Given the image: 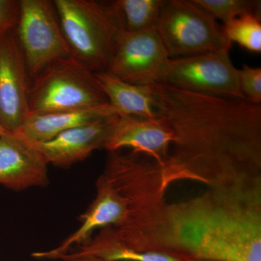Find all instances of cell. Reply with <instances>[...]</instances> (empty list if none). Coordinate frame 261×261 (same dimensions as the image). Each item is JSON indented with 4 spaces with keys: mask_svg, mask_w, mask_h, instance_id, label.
Here are the masks:
<instances>
[{
    "mask_svg": "<svg viewBox=\"0 0 261 261\" xmlns=\"http://www.w3.org/2000/svg\"><path fill=\"white\" fill-rule=\"evenodd\" d=\"M48 165L35 145L18 134L0 135V185L14 191L47 186Z\"/></svg>",
    "mask_w": 261,
    "mask_h": 261,
    "instance_id": "cell-12",
    "label": "cell"
},
{
    "mask_svg": "<svg viewBox=\"0 0 261 261\" xmlns=\"http://www.w3.org/2000/svg\"><path fill=\"white\" fill-rule=\"evenodd\" d=\"M8 130H5L4 128H3V126H1V124H0V135H4V134L8 133Z\"/></svg>",
    "mask_w": 261,
    "mask_h": 261,
    "instance_id": "cell-24",
    "label": "cell"
},
{
    "mask_svg": "<svg viewBox=\"0 0 261 261\" xmlns=\"http://www.w3.org/2000/svg\"><path fill=\"white\" fill-rule=\"evenodd\" d=\"M97 195L93 202L79 220L80 228L65 239L56 248L48 251L37 252L32 256L37 258L58 259L70 252L74 245H84L92 238L94 230L107 226L117 227L123 224L128 216V204L109 181L101 174L96 181Z\"/></svg>",
    "mask_w": 261,
    "mask_h": 261,
    "instance_id": "cell-10",
    "label": "cell"
},
{
    "mask_svg": "<svg viewBox=\"0 0 261 261\" xmlns=\"http://www.w3.org/2000/svg\"><path fill=\"white\" fill-rule=\"evenodd\" d=\"M230 49L170 59L159 83L195 93L246 99Z\"/></svg>",
    "mask_w": 261,
    "mask_h": 261,
    "instance_id": "cell-7",
    "label": "cell"
},
{
    "mask_svg": "<svg viewBox=\"0 0 261 261\" xmlns=\"http://www.w3.org/2000/svg\"><path fill=\"white\" fill-rule=\"evenodd\" d=\"M225 37L251 53L261 51V16L242 15L222 25Z\"/></svg>",
    "mask_w": 261,
    "mask_h": 261,
    "instance_id": "cell-18",
    "label": "cell"
},
{
    "mask_svg": "<svg viewBox=\"0 0 261 261\" xmlns=\"http://www.w3.org/2000/svg\"><path fill=\"white\" fill-rule=\"evenodd\" d=\"M156 31L171 59L231 49L217 20L193 0H164Z\"/></svg>",
    "mask_w": 261,
    "mask_h": 261,
    "instance_id": "cell-5",
    "label": "cell"
},
{
    "mask_svg": "<svg viewBox=\"0 0 261 261\" xmlns=\"http://www.w3.org/2000/svg\"><path fill=\"white\" fill-rule=\"evenodd\" d=\"M72 56L94 72L107 71L122 29L108 2L53 1Z\"/></svg>",
    "mask_w": 261,
    "mask_h": 261,
    "instance_id": "cell-3",
    "label": "cell"
},
{
    "mask_svg": "<svg viewBox=\"0 0 261 261\" xmlns=\"http://www.w3.org/2000/svg\"><path fill=\"white\" fill-rule=\"evenodd\" d=\"M173 133L160 118L154 120L117 115L104 149L108 152L130 148L153 161L159 168L166 162Z\"/></svg>",
    "mask_w": 261,
    "mask_h": 261,
    "instance_id": "cell-11",
    "label": "cell"
},
{
    "mask_svg": "<svg viewBox=\"0 0 261 261\" xmlns=\"http://www.w3.org/2000/svg\"><path fill=\"white\" fill-rule=\"evenodd\" d=\"M159 192L113 227L127 246L183 259L261 261V179L169 202Z\"/></svg>",
    "mask_w": 261,
    "mask_h": 261,
    "instance_id": "cell-2",
    "label": "cell"
},
{
    "mask_svg": "<svg viewBox=\"0 0 261 261\" xmlns=\"http://www.w3.org/2000/svg\"><path fill=\"white\" fill-rule=\"evenodd\" d=\"M15 33L31 80L53 62L73 56L53 1L20 0Z\"/></svg>",
    "mask_w": 261,
    "mask_h": 261,
    "instance_id": "cell-6",
    "label": "cell"
},
{
    "mask_svg": "<svg viewBox=\"0 0 261 261\" xmlns=\"http://www.w3.org/2000/svg\"><path fill=\"white\" fill-rule=\"evenodd\" d=\"M164 0L108 2L122 29L129 32L156 28Z\"/></svg>",
    "mask_w": 261,
    "mask_h": 261,
    "instance_id": "cell-17",
    "label": "cell"
},
{
    "mask_svg": "<svg viewBox=\"0 0 261 261\" xmlns=\"http://www.w3.org/2000/svg\"><path fill=\"white\" fill-rule=\"evenodd\" d=\"M20 0H0V34L16 28Z\"/></svg>",
    "mask_w": 261,
    "mask_h": 261,
    "instance_id": "cell-21",
    "label": "cell"
},
{
    "mask_svg": "<svg viewBox=\"0 0 261 261\" xmlns=\"http://www.w3.org/2000/svg\"><path fill=\"white\" fill-rule=\"evenodd\" d=\"M78 255H92L102 261H183L180 257L157 252H142L127 246L112 226L100 228L88 243L80 245Z\"/></svg>",
    "mask_w": 261,
    "mask_h": 261,
    "instance_id": "cell-16",
    "label": "cell"
},
{
    "mask_svg": "<svg viewBox=\"0 0 261 261\" xmlns=\"http://www.w3.org/2000/svg\"><path fill=\"white\" fill-rule=\"evenodd\" d=\"M109 103L89 109L68 112L32 114L16 132L32 143L47 142L65 130L116 115Z\"/></svg>",
    "mask_w": 261,
    "mask_h": 261,
    "instance_id": "cell-14",
    "label": "cell"
},
{
    "mask_svg": "<svg viewBox=\"0 0 261 261\" xmlns=\"http://www.w3.org/2000/svg\"><path fill=\"white\" fill-rule=\"evenodd\" d=\"M170 59L155 28L137 32L121 29L107 72L127 83L148 86L161 82Z\"/></svg>",
    "mask_w": 261,
    "mask_h": 261,
    "instance_id": "cell-8",
    "label": "cell"
},
{
    "mask_svg": "<svg viewBox=\"0 0 261 261\" xmlns=\"http://www.w3.org/2000/svg\"><path fill=\"white\" fill-rule=\"evenodd\" d=\"M28 99L32 114L80 111L108 103L94 72L73 56L53 62L32 78Z\"/></svg>",
    "mask_w": 261,
    "mask_h": 261,
    "instance_id": "cell-4",
    "label": "cell"
},
{
    "mask_svg": "<svg viewBox=\"0 0 261 261\" xmlns=\"http://www.w3.org/2000/svg\"><path fill=\"white\" fill-rule=\"evenodd\" d=\"M58 259H61L64 261H102L97 257L92 256V255H78L75 252H71V253L68 252V253L58 257Z\"/></svg>",
    "mask_w": 261,
    "mask_h": 261,
    "instance_id": "cell-22",
    "label": "cell"
},
{
    "mask_svg": "<svg viewBox=\"0 0 261 261\" xmlns=\"http://www.w3.org/2000/svg\"><path fill=\"white\" fill-rule=\"evenodd\" d=\"M240 89L245 99L255 105H261V68L244 64L238 70Z\"/></svg>",
    "mask_w": 261,
    "mask_h": 261,
    "instance_id": "cell-20",
    "label": "cell"
},
{
    "mask_svg": "<svg viewBox=\"0 0 261 261\" xmlns=\"http://www.w3.org/2000/svg\"><path fill=\"white\" fill-rule=\"evenodd\" d=\"M31 78L15 29L0 34V124L16 133L29 116Z\"/></svg>",
    "mask_w": 261,
    "mask_h": 261,
    "instance_id": "cell-9",
    "label": "cell"
},
{
    "mask_svg": "<svg viewBox=\"0 0 261 261\" xmlns=\"http://www.w3.org/2000/svg\"><path fill=\"white\" fill-rule=\"evenodd\" d=\"M145 87L173 133L160 168L166 191L180 181L211 188L261 179V105L163 83Z\"/></svg>",
    "mask_w": 261,
    "mask_h": 261,
    "instance_id": "cell-1",
    "label": "cell"
},
{
    "mask_svg": "<svg viewBox=\"0 0 261 261\" xmlns=\"http://www.w3.org/2000/svg\"><path fill=\"white\" fill-rule=\"evenodd\" d=\"M196 5L217 20L228 23L242 15L255 14L261 16L260 0H193Z\"/></svg>",
    "mask_w": 261,
    "mask_h": 261,
    "instance_id": "cell-19",
    "label": "cell"
},
{
    "mask_svg": "<svg viewBox=\"0 0 261 261\" xmlns=\"http://www.w3.org/2000/svg\"><path fill=\"white\" fill-rule=\"evenodd\" d=\"M183 261H215V260H204V259L190 258V259H186V260H185Z\"/></svg>",
    "mask_w": 261,
    "mask_h": 261,
    "instance_id": "cell-23",
    "label": "cell"
},
{
    "mask_svg": "<svg viewBox=\"0 0 261 261\" xmlns=\"http://www.w3.org/2000/svg\"><path fill=\"white\" fill-rule=\"evenodd\" d=\"M117 115L65 130L47 142L34 144L48 164L69 167L87 159L96 149H104Z\"/></svg>",
    "mask_w": 261,
    "mask_h": 261,
    "instance_id": "cell-13",
    "label": "cell"
},
{
    "mask_svg": "<svg viewBox=\"0 0 261 261\" xmlns=\"http://www.w3.org/2000/svg\"><path fill=\"white\" fill-rule=\"evenodd\" d=\"M94 74L108 103L117 114L147 120L158 118L154 98L145 86L127 83L107 71L95 72Z\"/></svg>",
    "mask_w": 261,
    "mask_h": 261,
    "instance_id": "cell-15",
    "label": "cell"
}]
</instances>
